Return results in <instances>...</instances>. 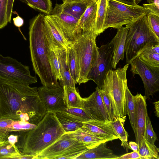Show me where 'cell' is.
Listing matches in <instances>:
<instances>
[{"label":"cell","mask_w":159,"mask_h":159,"mask_svg":"<svg viewBox=\"0 0 159 159\" xmlns=\"http://www.w3.org/2000/svg\"><path fill=\"white\" fill-rule=\"evenodd\" d=\"M0 79V118L20 120L22 113L37 125L48 112L39 95L38 88Z\"/></svg>","instance_id":"1"},{"label":"cell","mask_w":159,"mask_h":159,"mask_svg":"<svg viewBox=\"0 0 159 159\" xmlns=\"http://www.w3.org/2000/svg\"><path fill=\"white\" fill-rule=\"evenodd\" d=\"M45 16L39 13L30 21L29 48L33 70L43 86L52 88L60 84L54 76L49 62L50 48L45 33Z\"/></svg>","instance_id":"2"},{"label":"cell","mask_w":159,"mask_h":159,"mask_svg":"<svg viewBox=\"0 0 159 159\" xmlns=\"http://www.w3.org/2000/svg\"><path fill=\"white\" fill-rule=\"evenodd\" d=\"M55 112L48 111L34 129L18 132L16 146L23 154L36 156L65 134Z\"/></svg>","instance_id":"3"},{"label":"cell","mask_w":159,"mask_h":159,"mask_svg":"<svg viewBox=\"0 0 159 159\" xmlns=\"http://www.w3.org/2000/svg\"><path fill=\"white\" fill-rule=\"evenodd\" d=\"M147 15L125 25L128 28L125 45L127 64L147 48L159 44V38L148 25Z\"/></svg>","instance_id":"4"},{"label":"cell","mask_w":159,"mask_h":159,"mask_svg":"<svg viewBox=\"0 0 159 159\" xmlns=\"http://www.w3.org/2000/svg\"><path fill=\"white\" fill-rule=\"evenodd\" d=\"M98 35L94 30L85 32L70 45L75 51L79 64V76L77 83L88 81V76L98 57L96 39Z\"/></svg>","instance_id":"5"},{"label":"cell","mask_w":159,"mask_h":159,"mask_svg":"<svg viewBox=\"0 0 159 159\" xmlns=\"http://www.w3.org/2000/svg\"><path fill=\"white\" fill-rule=\"evenodd\" d=\"M129 64L122 68L109 70L104 78L101 89L111 98L115 107L117 117L126 118L125 90L127 85V70Z\"/></svg>","instance_id":"6"},{"label":"cell","mask_w":159,"mask_h":159,"mask_svg":"<svg viewBox=\"0 0 159 159\" xmlns=\"http://www.w3.org/2000/svg\"><path fill=\"white\" fill-rule=\"evenodd\" d=\"M149 13L148 10L138 4L130 5L107 0L104 30L111 27L118 29Z\"/></svg>","instance_id":"7"},{"label":"cell","mask_w":159,"mask_h":159,"mask_svg":"<svg viewBox=\"0 0 159 159\" xmlns=\"http://www.w3.org/2000/svg\"><path fill=\"white\" fill-rule=\"evenodd\" d=\"M0 79L28 85L37 82L36 76L30 75L28 66L15 59L0 54Z\"/></svg>","instance_id":"8"},{"label":"cell","mask_w":159,"mask_h":159,"mask_svg":"<svg viewBox=\"0 0 159 159\" xmlns=\"http://www.w3.org/2000/svg\"><path fill=\"white\" fill-rule=\"evenodd\" d=\"M130 70L134 76L138 74L141 77L144 85L146 98L150 99L159 91V69L151 67L137 56L130 62Z\"/></svg>","instance_id":"9"},{"label":"cell","mask_w":159,"mask_h":159,"mask_svg":"<svg viewBox=\"0 0 159 159\" xmlns=\"http://www.w3.org/2000/svg\"><path fill=\"white\" fill-rule=\"evenodd\" d=\"M113 44L111 41L98 48V58L88 76V81H93L100 89L107 73L112 69Z\"/></svg>","instance_id":"10"},{"label":"cell","mask_w":159,"mask_h":159,"mask_svg":"<svg viewBox=\"0 0 159 159\" xmlns=\"http://www.w3.org/2000/svg\"><path fill=\"white\" fill-rule=\"evenodd\" d=\"M49 16L71 45L77 38L76 28L79 20L62 11L57 3Z\"/></svg>","instance_id":"11"},{"label":"cell","mask_w":159,"mask_h":159,"mask_svg":"<svg viewBox=\"0 0 159 159\" xmlns=\"http://www.w3.org/2000/svg\"><path fill=\"white\" fill-rule=\"evenodd\" d=\"M84 146L85 145L68 133H65L38 154L36 159H57L58 157L71 149Z\"/></svg>","instance_id":"12"},{"label":"cell","mask_w":159,"mask_h":159,"mask_svg":"<svg viewBox=\"0 0 159 159\" xmlns=\"http://www.w3.org/2000/svg\"><path fill=\"white\" fill-rule=\"evenodd\" d=\"M38 91L48 111H63L66 107L63 100V89L61 85L52 88L43 85L38 88Z\"/></svg>","instance_id":"13"},{"label":"cell","mask_w":159,"mask_h":159,"mask_svg":"<svg viewBox=\"0 0 159 159\" xmlns=\"http://www.w3.org/2000/svg\"><path fill=\"white\" fill-rule=\"evenodd\" d=\"M95 89L89 96L83 98V109L93 120L110 121L101 96L99 88L97 86Z\"/></svg>","instance_id":"14"},{"label":"cell","mask_w":159,"mask_h":159,"mask_svg":"<svg viewBox=\"0 0 159 159\" xmlns=\"http://www.w3.org/2000/svg\"><path fill=\"white\" fill-rule=\"evenodd\" d=\"M135 104L134 124L133 129L136 142L140 147L144 135L148 115L146 99L140 93L134 96Z\"/></svg>","instance_id":"15"},{"label":"cell","mask_w":159,"mask_h":159,"mask_svg":"<svg viewBox=\"0 0 159 159\" xmlns=\"http://www.w3.org/2000/svg\"><path fill=\"white\" fill-rule=\"evenodd\" d=\"M45 33L50 48L53 50L67 49L70 45L49 15L45 16Z\"/></svg>","instance_id":"16"},{"label":"cell","mask_w":159,"mask_h":159,"mask_svg":"<svg viewBox=\"0 0 159 159\" xmlns=\"http://www.w3.org/2000/svg\"><path fill=\"white\" fill-rule=\"evenodd\" d=\"M111 121H100L93 120L83 122L84 127L93 133L107 139L108 141L119 139Z\"/></svg>","instance_id":"17"},{"label":"cell","mask_w":159,"mask_h":159,"mask_svg":"<svg viewBox=\"0 0 159 159\" xmlns=\"http://www.w3.org/2000/svg\"><path fill=\"white\" fill-rule=\"evenodd\" d=\"M97 8V2L93 3L87 7L79 20L76 28L77 38L83 33L88 31L94 30L96 32Z\"/></svg>","instance_id":"18"},{"label":"cell","mask_w":159,"mask_h":159,"mask_svg":"<svg viewBox=\"0 0 159 159\" xmlns=\"http://www.w3.org/2000/svg\"><path fill=\"white\" fill-rule=\"evenodd\" d=\"M116 34L111 40L113 44L112 60L113 68L116 69L117 64L120 60H123L125 52V45L128 28L121 26L117 29Z\"/></svg>","instance_id":"19"},{"label":"cell","mask_w":159,"mask_h":159,"mask_svg":"<svg viewBox=\"0 0 159 159\" xmlns=\"http://www.w3.org/2000/svg\"><path fill=\"white\" fill-rule=\"evenodd\" d=\"M68 134L77 141L83 144L88 149L94 148L102 143L108 141L105 138L93 133L83 127Z\"/></svg>","instance_id":"20"},{"label":"cell","mask_w":159,"mask_h":159,"mask_svg":"<svg viewBox=\"0 0 159 159\" xmlns=\"http://www.w3.org/2000/svg\"><path fill=\"white\" fill-rule=\"evenodd\" d=\"M107 143H102L95 147L88 149L75 159H117L119 156L114 154L111 150L107 147Z\"/></svg>","instance_id":"21"},{"label":"cell","mask_w":159,"mask_h":159,"mask_svg":"<svg viewBox=\"0 0 159 159\" xmlns=\"http://www.w3.org/2000/svg\"><path fill=\"white\" fill-rule=\"evenodd\" d=\"M53 50L57 54L59 62L60 71L62 77V80L60 82V84L62 87L68 86L75 87L76 83L71 75L67 65L66 49Z\"/></svg>","instance_id":"22"},{"label":"cell","mask_w":159,"mask_h":159,"mask_svg":"<svg viewBox=\"0 0 159 159\" xmlns=\"http://www.w3.org/2000/svg\"><path fill=\"white\" fill-rule=\"evenodd\" d=\"M64 90L63 100L66 107L83 109V100L75 87L62 86Z\"/></svg>","instance_id":"23"},{"label":"cell","mask_w":159,"mask_h":159,"mask_svg":"<svg viewBox=\"0 0 159 159\" xmlns=\"http://www.w3.org/2000/svg\"><path fill=\"white\" fill-rule=\"evenodd\" d=\"M55 113L66 133L74 132L83 126V122L75 119L64 111Z\"/></svg>","instance_id":"24"},{"label":"cell","mask_w":159,"mask_h":159,"mask_svg":"<svg viewBox=\"0 0 159 159\" xmlns=\"http://www.w3.org/2000/svg\"><path fill=\"white\" fill-rule=\"evenodd\" d=\"M61 11L79 20L89 5L76 2H63L59 4Z\"/></svg>","instance_id":"25"},{"label":"cell","mask_w":159,"mask_h":159,"mask_svg":"<svg viewBox=\"0 0 159 159\" xmlns=\"http://www.w3.org/2000/svg\"><path fill=\"white\" fill-rule=\"evenodd\" d=\"M95 23V31L98 36L104 31V25L107 10V0H98Z\"/></svg>","instance_id":"26"},{"label":"cell","mask_w":159,"mask_h":159,"mask_svg":"<svg viewBox=\"0 0 159 159\" xmlns=\"http://www.w3.org/2000/svg\"><path fill=\"white\" fill-rule=\"evenodd\" d=\"M67 61L71 75L76 84L79 76V64L77 54L72 48L69 46L66 49Z\"/></svg>","instance_id":"27"},{"label":"cell","mask_w":159,"mask_h":159,"mask_svg":"<svg viewBox=\"0 0 159 159\" xmlns=\"http://www.w3.org/2000/svg\"><path fill=\"white\" fill-rule=\"evenodd\" d=\"M126 118L117 117L111 121L112 126L118 134L123 146L126 151L128 152L130 148L128 142L129 135L125 130L124 125Z\"/></svg>","instance_id":"28"},{"label":"cell","mask_w":159,"mask_h":159,"mask_svg":"<svg viewBox=\"0 0 159 159\" xmlns=\"http://www.w3.org/2000/svg\"><path fill=\"white\" fill-rule=\"evenodd\" d=\"M138 152L141 159H159V149L155 145L143 138Z\"/></svg>","instance_id":"29"},{"label":"cell","mask_w":159,"mask_h":159,"mask_svg":"<svg viewBox=\"0 0 159 159\" xmlns=\"http://www.w3.org/2000/svg\"><path fill=\"white\" fill-rule=\"evenodd\" d=\"M151 47L144 50L138 56L149 66L159 69V54L153 52Z\"/></svg>","instance_id":"30"},{"label":"cell","mask_w":159,"mask_h":159,"mask_svg":"<svg viewBox=\"0 0 159 159\" xmlns=\"http://www.w3.org/2000/svg\"><path fill=\"white\" fill-rule=\"evenodd\" d=\"M26 3L29 6L35 10L45 13L51 15L53 10L51 0H20Z\"/></svg>","instance_id":"31"},{"label":"cell","mask_w":159,"mask_h":159,"mask_svg":"<svg viewBox=\"0 0 159 159\" xmlns=\"http://www.w3.org/2000/svg\"><path fill=\"white\" fill-rule=\"evenodd\" d=\"M21 155L17 147H14L7 141L0 144V159H17Z\"/></svg>","instance_id":"32"},{"label":"cell","mask_w":159,"mask_h":159,"mask_svg":"<svg viewBox=\"0 0 159 159\" xmlns=\"http://www.w3.org/2000/svg\"><path fill=\"white\" fill-rule=\"evenodd\" d=\"M125 96L127 115L128 116L131 126L133 129L134 124L135 104L134 95L130 92L127 85L126 87Z\"/></svg>","instance_id":"33"},{"label":"cell","mask_w":159,"mask_h":159,"mask_svg":"<svg viewBox=\"0 0 159 159\" xmlns=\"http://www.w3.org/2000/svg\"><path fill=\"white\" fill-rule=\"evenodd\" d=\"M99 92L110 120L112 121L117 117L114 105L110 97L104 91L99 89Z\"/></svg>","instance_id":"34"},{"label":"cell","mask_w":159,"mask_h":159,"mask_svg":"<svg viewBox=\"0 0 159 159\" xmlns=\"http://www.w3.org/2000/svg\"><path fill=\"white\" fill-rule=\"evenodd\" d=\"M63 111L72 117L82 122L92 120L82 108L66 107Z\"/></svg>","instance_id":"35"},{"label":"cell","mask_w":159,"mask_h":159,"mask_svg":"<svg viewBox=\"0 0 159 159\" xmlns=\"http://www.w3.org/2000/svg\"><path fill=\"white\" fill-rule=\"evenodd\" d=\"M49 62L52 72L55 78L59 82L62 80L60 71L59 62L55 52L50 48L48 55Z\"/></svg>","instance_id":"36"},{"label":"cell","mask_w":159,"mask_h":159,"mask_svg":"<svg viewBox=\"0 0 159 159\" xmlns=\"http://www.w3.org/2000/svg\"><path fill=\"white\" fill-rule=\"evenodd\" d=\"M36 126V125L28 121L20 120H13L8 131L10 133L28 131L34 129Z\"/></svg>","instance_id":"37"},{"label":"cell","mask_w":159,"mask_h":159,"mask_svg":"<svg viewBox=\"0 0 159 159\" xmlns=\"http://www.w3.org/2000/svg\"><path fill=\"white\" fill-rule=\"evenodd\" d=\"M144 138L152 144H155V143L157 138L156 134L153 130L151 120L148 115L146 119Z\"/></svg>","instance_id":"38"},{"label":"cell","mask_w":159,"mask_h":159,"mask_svg":"<svg viewBox=\"0 0 159 159\" xmlns=\"http://www.w3.org/2000/svg\"><path fill=\"white\" fill-rule=\"evenodd\" d=\"M148 24L152 30L159 38V16L149 13L147 14Z\"/></svg>","instance_id":"39"},{"label":"cell","mask_w":159,"mask_h":159,"mask_svg":"<svg viewBox=\"0 0 159 159\" xmlns=\"http://www.w3.org/2000/svg\"><path fill=\"white\" fill-rule=\"evenodd\" d=\"M13 120L0 118V138L5 141H7L9 133L8 130Z\"/></svg>","instance_id":"40"},{"label":"cell","mask_w":159,"mask_h":159,"mask_svg":"<svg viewBox=\"0 0 159 159\" xmlns=\"http://www.w3.org/2000/svg\"><path fill=\"white\" fill-rule=\"evenodd\" d=\"M7 0H0V29L8 24L6 18Z\"/></svg>","instance_id":"41"},{"label":"cell","mask_w":159,"mask_h":159,"mask_svg":"<svg viewBox=\"0 0 159 159\" xmlns=\"http://www.w3.org/2000/svg\"><path fill=\"white\" fill-rule=\"evenodd\" d=\"M148 3L143 4V7L150 12L159 16V0H146Z\"/></svg>","instance_id":"42"},{"label":"cell","mask_w":159,"mask_h":159,"mask_svg":"<svg viewBox=\"0 0 159 159\" xmlns=\"http://www.w3.org/2000/svg\"><path fill=\"white\" fill-rule=\"evenodd\" d=\"M15 0H7L6 18L8 23L11 22L13 3Z\"/></svg>","instance_id":"43"},{"label":"cell","mask_w":159,"mask_h":159,"mask_svg":"<svg viewBox=\"0 0 159 159\" xmlns=\"http://www.w3.org/2000/svg\"><path fill=\"white\" fill-rule=\"evenodd\" d=\"M117 159H141L138 152L133 151L119 156Z\"/></svg>","instance_id":"44"},{"label":"cell","mask_w":159,"mask_h":159,"mask_svg":"<svg viewBox=\"0 0 159 159\" xmlns=\"http://www.w3.org/2000/svg\"><path fill=\"white\" fill-rule=\"evenodd\" d=\"M18 140V135H9L7 139V141L14 147H16L15 145Z\"/></svg>","instance_id":"45"},{"label":"cell","mask_w":159,"mask_h":159,"mask_svg":"<svg viewBox=\"0 0 159 159\" xmlns=\"http://www.w3.org/2000/svg\"><path fill=\"white\" fill-rule=\"evenodd\" d=\"M13 20L14 25L18 28L22 26L24 23L23 19L18 15L16 17L13 18Z\"/></svg>","instance_id":"46"},{"label":"cell","mask_w":159,"mask_h":159,"mask_svg":"<svg viewBox=\"0 0 159 159\" xmlns=\"http://www.w3.org/2000/svg\"><path fill=\"white\" fill-rule=\"evenodd\" d=\"M98 0H62L63 2H76L84 3L90 5L93 3L97 2Z\"/></svg>","instance_id":"47"},{"label":"cell","mask_w":159,"mask_h":159,"mask_svg":"<svg viewBox=\"0 0 159 159\" xmlns=\"http://www.w3.org/2000/svg\"><path fill=\"white\" fill-rule=\"evenodd\" d=\"M128 145L130 148L133 151L138 152L139 147L138 144L136 142L133 141H130Z\"/></svg>","instance_id":"48"},{"label":"cell","mask_w":159,"mask_h":159,"mask_svg":"<svg viewBox=\"0 0 159 159\" xmlns=\"http://www.w3.org/2000/svg\"><path fill=\"white\" fill-rule=\"evenodd\" d=\"M119 2L130 5H135L136 4L135 0H112Z\"/></svg>","instance_id":"49"},{"label":"cell","mask_w":159,"mask_h":159,"mask_svg":"<svg viewBox=\"0 0 159 159\" xmlns=\"http://www.w3.org/2000/svg\"><path fill=\"white\" fill-rule=\"evenodd\" d=\"M17 159H36V156L31 154H23L19 157Z\"/></svg>","instance_id":"50"},{"label":"cell","mask_w":159,"mask_h":159,"mask_svg":"<svg viewBox=\"0 0 159 159\" xmlns=\"http://www.w3.org/2000/svg\"><path fill=\"white\" fill-rule=\"evenodd\" d=\"M154 105L155 110V113L158 118L159 117V101H157L153 103Z\"/></svg>","instance_id":"51"},{"label":"cell","mask_w":159,"mask_h":159,"mask_svg":"<svg viewBox=\"0 0 159 159\" xmlns=\"http://www.w3.org/2000/svg\"><path fill=\"white\" fill-rule=\"evenodd\" d=\"M142 0H135V2L136 4H138Z\"/></svg>","instance_id":"52"},{"label":"cell","mask_w":159,"mask_h":159,"mask_svg":"<svg viewBox=\"0 0 159 159\" xmlns=\"http://www.w3.org/2000/svg\"><path fill=\"white\" fill-rule=\"evenodd\" d=\"M5 141L0 138V144L3 143Z\"/></svg>","instance_id":"53"},{"label":"cell","mask_w":159,"mask_h":159,"mask_svg":"<svg viewBox=\"0 0 159 159\" xmlns=\"http://www.w3.org/2000/svg\"></svg>","instance_id":"54"}]
</instances>
